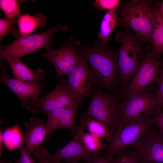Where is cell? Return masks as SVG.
I'll return each instance as SVG.
<instances>
[{
  "label": "cell",
  "mask_w": 163,
  "mask_h": 163,
  "mask_svg": "<svg viewBox=\"0 0 163 163\" xmlns=\"http://www.w3.org/2000/svg\"><path fill=\"white\" fill-rule=\"evenodd\" d=\"M80 53L91 66L96 83L105 88H114L119 72L116 52L99 41L93 46L82 48Z\"/></svg>",
  "instance_id": "obj_1"
},
{
  "label": "cell",
  "mask_w": 163,
  "mask_h": 163,
  "mask_svg": "<svg viewBox=\"0 0 163 163\" xmlns=\"http://www.w3.org/2000/svg\"><path fill=\"white\" fill-rule=\"evenodd\" d=\"M121 45L116 51L120 80L123 87L127 86L144 59L147 50L143 41L127 29L116 35Z\"/></svg>",
  "instance_id": "obj_2"
},
{
  "label": "cell",
  "mask_w": 163,
  "mask_h": 163,
  "mask_svg": "<svg viewBox=\"0 0 163 163\" xmlns=\"http://www.w3.org/2000/svg\"><path fill=\"white\" fill-rule=\"evenodd\" d=\"M152 1L133 0L120 2L117 8V25L131 30L141 40L151 43L153 24Z\"/></svg>",
  "instance_id": "obj_3"
},
{
  "label": "cell",
  "mask_w": 163,
  "mask_h": 163,
  "mask_svg": "<svg viewBox=\"0 0 163 163\" xmlns=\"http://www.w3.org/2000/svg\"><path fill=\"white\" fill-rule=\"evenodd\" d=\"M66 25L59 24L51 27L48 30L37 34L20 36L10 44L0 45V59L5 58L21 59L24 56L42 48L51 50V38L53 34L59 30L66 31Z\"/></svg>",
  "instance_id": "obj_4"
},
{
  "label": "cell",
  "mask_w": 163,
  "mask_h": 163,
  "mask_svg": "<svg viewBox=\"0 0 163 163\" xmlns=\"http://www.w3.org/2000/svg\"><path fill=\"white\" fill-rule=\"evenodd\" d=\"M91 93L89 105L82 115L101 122L113 135L122 122L121 102L99 90Z\"/></svg>",
  "instance_id": "obj_5"
},
{
  "label": "cell",
  "mask_w": 163,
  "mask_h": 163,
  "mask_svg": "<svg viewBox=\"0 0 163 163\" xmlns=\"http://www.w3.org/2000/svg\"><path fill=\"white\" fill-rule=\"evenodd\" d=\"M155 118H145L121 123L116 129L105 152L112 155L134 147L151 127Z\"/></svg>",
  "instance_id": "obj_6"
},
{
  "label": "cell",
  "mask_w": 163,
  "mask_h": 163,
  "mask_svg": "<svg viewBox=\"0 0 163 163\" xmlns=\"http://www.w3.org/2000/svg\"><path fill=\"white\" fill-rule=\"evenodd\" d=\"M149 49L129 84L123 87L122 93L125 99L147 88L156 82L159 70L163 66V60L152 56Z\"/></svg>",
  "instance_id": "obj_7"
},
{
  "label": "cell",
  "mask_w": 163,
  "mask_h": 163,
  "mask_svg": "<svg viewBox=\"0 0 163 163\" xmlns=\"http://www.w3.org/2000/svg\"><path fill=\"white\" fill-rule=\"evenodd\" d=\"M122 120L121 123L149 117L152 113L157 110V97L147 88L121 102Z\"/></svg>",
  "instance_id": "obj_8"
},
{
  "label": "cell",
  "mask_w": 163,
  "mask_h": 163,
  "mask_svg": "<svg viewBox=\"0 0 163 163\" xmlns=\"http://www.w3.org/2000/svg\"><path fill=\"white\" fill-rule=\"evenodd\" d=\"M78 102L68 85L67 81L63 79L51 91L45 96L30 101L26 109L33 113L41 111L43 113Z\"/></svg>",
  "instance_id": "obj_9"
},
{
  "label": "cell",
  "mask_w": 163,
  "mask_h": 163,
  "mask_svg": "<svg viewBox=\"0 0 163 163\" xmlns=\"http://www.w3.org/2000/svg\"><path fill=\"white\" fill-rule=\"evenodd\" d=\"M68 77L70 89L76 101L81 104L91 94V87L96 83V79L87 61L81 54L77 63Z\"/></svg>",
  "instance_id": "obj_10"
},
{
  "label": "cell",
  "mask_w": 163,
  "mask_h": 163,
  "mask_svg": "<svg viewBox=\"0 0 163 163\" xmlns=\"http://www.w3.org/2000/svg\"><path fill=\"white\" fill-rule=\"evenodd\" d=\"M151 127L133 152L139 163H163V135Z\"/></svg>",
  "instance_id": "obj_11"
},
{
  "label": "cell",
  "mask_w": 163,
  "mask_h": 163,
  "mask_svg": "<svg viewBox=\"0 0 163 163\" xmlns=\"http://www.w3.org/2000/svg\"><path fill=\"white\" fill-rule=\"evenodd\" d=\"M41 55L53 65L59 79L68 76L77 63L81 54L74 44L69 41L59 49L48 50Z\"/></svg>",
  "instance_id": "obj_12"
},
{
  "label": "cell",
  "mask_w": 163,
  "mask_h": 163,
  "mask_svg": "<svg viewBox=\"0 0 163 163\" xmlns=\"http://www.w3.org/2000/svg\"><path fill=\"white\" fill-rule=\"evenodd\" d=\"M76 134L68 144L54 154L49 155L48 157L52 160L58 163L62 160L70 163H78L82 160L88 161L97 157L88 151L82 144L80 136L85 127L83 120L80 119Z\"/></svg>",
  "instance_id": "obj_13"
},
{
  "label": "cell",
  "mask_w": 163,
  "mask_h": 163,
  "mask_svg": "<svg viewBox=\"0 0 163 163\" xmlns=\"http://www.w3.org/2000/svg\"><path fill=\"white\" fill-rule=\"evenodd\" d=\"M0 81L17 95L22 107L26 109L30 100L39 97L41 94V85L29 83L10 77L5 69L4 63H0Z\"/></svg>",
  "instance_id": "obj_14"
},
{
  "label": "cell",
  "mask_w": 163,
  "mask_h": 163,
  "mask_svg": "<svg viewBox=\"0 0 163 163\" xmlns=\"http://www.w3.org/2000/svg\"><path fill=\"white\" fill-rule=\"evenodd\" d=\"M25 130L22 133L23 141L30 154L40 146L47 136L45 123L40 117H32L25 123Z\"/></svg>",
  "instance_id": "obj_15"
},
{
  "label": "cell",
  "mask_w": 163,
  "mask_h": 163,
  "mask_svg": "<svg viewBox=\"0 0 163 163\" xmlns=\"http://www.w3.org/2000/svg\"><path fill=\"white\" fill-rule=\"evenodd\" d=\"M5 61L8 62L14 78L25 82L39 84L45 87L44 71L43 69L32 70L21 59L8 58L0 59V62L4 63Z\"/></svg>",
  "instance_id": "obj_16"
},
{
  "label": "cell",
  "mask_w": 163,
  "mask_h": 163,
  "mask_svg": "<svg viewBox=\"0 0 163 163\" xmlns=\"http://www.w3.org/2000/svg\"><path fill=\"white\" fill-rule=\"evenodd\" d=\"M151 16L153 30L150 53L152 56L159 58L163 53V14L158 3L152 5Z\"/></svg>",
  "instance_id": "obj_17"
},
{
  "label": "cell",
  "mask_w": 163,
  "mask_h": 163,
  "mask_svg": "<svg viewBox=\"0 0 163 163\" xmlns=\"http://www.w3.org/2000/svg\"><path fill=\"white\" fill-rule=\"evenodd\" d=\"M20 36L29 35L36 28H42L46 25V20L45 16L41 13H38L34 16L29 14H20L18 22Z\"/></svg>",
  "instance_id": "obj_18"
},
{
  "label": "cell",
  "mask_w": 163,
  "mask_h": 163,
  "mask_svg": "<svg viewBox=\"0 0 163 163\" xmlns=\"http://www.w3.org/2000/svg\"><path fill=\"white\" fill-rule=\"evenodd\" d=\"M118 16L117 9L108 11L103 17L100 24L98 36L101 42L107 43L110 35L117 25Z\"/></svg>",
  "instance_id": "obj_19"
},
{
  "label": "cell",
  "mask_w": 163,
  "mask_h": 163,
  "mask_svg": "<svg viewBox=\"0 0 163 163\" xmlns=\"http://www.w3.org/2000/svg\"><path fill=\"white\" fill-rule=\"evenodd\" d=\"M80 118L84 120L85 127L87 128L89 133L109 142L111 141L113 135L103 123L93 118L82 114Z\"/></svg>",
  "instance_id": "obj_20"
},
{
  "label": "cell",
  "mask_w": 163,
  "mask_h": 163,
  "mask_svg": "<svg viewBox=\"0 0 163 163\" xmlns=\"http://www.w3.org/2000/svg\"><path fill=\"white\" fill-rule=\"evenodd\" d=\"M3 144L10 151L20 147L23 142L22 133L18 125L6 129L2 132Z\"/></svg>",
  "instance_id": "obj_21"
},
{
  "label": "cell",
  "mask_w": 163,
  "mask_h": 163,
  "mask_svg": "<svg viewBox=\"0 0 163 163\" xmlns=\"http://www.w3.org/2000/svg\"><path fill=\"white\" fill-rule=\"evenodd\" d=\"M81 105V104L78 102L67 107L57 125L56 129H68L77 132L78 126L76 124L75 118L77 112Z\"/></svg>",
  "instance_id": "obj_22"
},
{
  "label": "cell",
  "mask_w": 163,
  "mask_h": 163,
  "mask_svg": "<svg viewBox=\"0 0 163 163\" xmlns=\"http://www.w3.org/2000/svg\"><path fill=\"white\" fill-rule=\"evenodd\" d=\"M80 139L83 146L90 152L97 156L101 153L100 151L102 147L100 139L90 133L83 131L80 136Z\"/></svg>",
  "instance_id": "obj_23"
},
{
  "label": "cell",
  "mask_w": 163,
  "mask_h": 163,
  "mask_svg": "<svg viewBox=\"0 0 163 163\" xmlns=\"http://www.w3.org/2000/svg\"><path fill=\"white\" fill-rule=\"evenodd\" d=\"M19 1L16 0H1L0 7L6 16L11 18L17 23L21 10L19 6Z\"/></svg>",
  "instance_id": "obj_24"
},
{
  "label": "cell",
  "mask_w": 163,
  "mask_h": 163,
  "mask_svg": "<svg viewBox=\"0 0 163 163\" xmlns=\"http://www.w3.org/2000/svg\"><path fill=\"white\" fill-rule=\"evenodd\" d=\"M68 106L56 109L47 114V120L45 123V127L47 136L50 135L53 131L56 129L57 125Z\"/></svg>",
  "instance_id": "obj_25"
},
{
  "label": "cell",
  "mask_w": 163,
  "mask_h": 163,
  "mask_svg": "<svg viewBox=\"0 0 163 163\" xmlns=\"http://www.w3.org/2000/svg\"><path fill=\"white\" fill-rule=\"evenodd\" d=\"M17 22L14 20L5 16L0 19V41L1 42L4 37L11 33L15 37L20 35L19 30L15 24Z\"/></svg>",
  "instance_id": "obj_26"
},
{
  "label": "cell",
  "mask_w": 163,
  "mask_h": 163,
  "mask_svg": "<svg viewBox=\"0 0 163 163\" xmlns=\"http://www.w3.org/2000/svg\"><path fill=\"white\" fill-rule=\"evenodd\" d=\"M114 163H139L133 151L128 149L120 151L113 155Z\"/></svg>",
  "instance_id": "obj_27"
},
{
  "label": "cell",
  "mask_w": 163,
  "mask_h": 163,
  "mask_svg": "<svg viewBox=\"0 0 163 163\" xmlns=\"http://www.w3.org/2000/svg\"><path fill=\"white\" fill-rule=\"evenodd\" d=\"M158 85V88L156 91L155 95L158 101V107L155 112V116L160 112L163 107V66L160 68L156 81Z\"/></svg>",
  "instance_id": "obj_28"
},
{
  "label": "cell",
  "mask_w": 163,
  "mask_h": 163,
  "mask_svg": "<svg viewBox=\"0 0 163 163\" xmlns=\"http://www.w3.org/2000/svg\"><path fill=\"white\" fill-rule=\"evenodd\" d=\"M32 154L37 163H60L55 162L48 158V151L43 146H40Z\"/></svg>",
  "instance_id": "obj_29"
},
{
  "label": "cell",
  "mask_w": 163,
  "mask_h": 163,
  "mask_svg": "<svg viewBox=\"0 0 163 163\" xmlns=\"http://www.w3.org/2000/svg\"><path fill=\"white\" fill-rule=\"evenodd\" d=\"M120 2L119 0H96L94 5L98 9L109 11L117 9Z\"/></svg>",
  "instance_id": "obj_30"
},
{
  "label": "cell",
  "mask_w": 163,
  "mask_h": 163,
  "mask_svg": "<svg viewBox=\"0 0 163 163\" xmlns=\"http://www.w3.org/2000/svg\"><path fill=\"white\" fill-rule=\"evenodd\" d=\"M20 156L19 159L21 163H35V159L33 158L27 151L24 142L20 147Z\"/></svg>",
  "instance_id": "obj_31"
},
{
  "label": "cell",
  "mask_w": 163,
  "mask_h": 163,
  "mask_svg": "<svg viewBox=\"0 0 163 163\" xmlns=\"http://www.w3.org/2000/svg\"><path fill=\"white\" fill-rule=\"evenodd\" d=\"M96 163H114L113 155L105 152L101 153L96 157Z\"/></svg>",
  "instance_id": "obj_32"
},
{
  "label": "cell",
  "mask_w": 163,
  "mask_h": 163,
  "mask_svg": "<svg viewBox=\"0 0 163 163\" xmlns=\"http://www.w3.org/2000/svg\"><path fill=\"white\" fill-rule=\"evenodd\" d=\"M153 123L157 126L159 132L163 135V111L155 116Z\"/></svg>",
  "instance_id": "obj_33"
},
{
  "label": "cell",
  "mask_w": 163,
  "mask_h": 163,
  "mask_svg": "<svg viewBox=\"0 0 163 163\" xmlns=\"http://www.w3.org/2000/svg\"><path fill=\"white\" fill-rule=\"evenodd\" d=\"M3 144V139L2 136V132L0 130V155L2 154V145Z\"/></svg>",
  "instance_id": "obj_34"
},
{
  "label": "cell",
  "mask_w": 163,
  "mask_h": 163,
  "mask_svg": "<svg viewBox=\"0 0 163 163\" xmlns=\"http://www.w3.org/2000/svg\"><path fill=\"white\" fill-rule=\"evenodd\" d=\"M96 157H94L90 160L86 161V162L84 163H96Z\"/></svg>",
  "instance_id": "obj_35"
},
{
  "label": "cell",
  "mask_w": 163,
  "mask_h": 163,
  "mask_svg": "<svg viewBox=\"0 0 163 163\" xmlns=\"http://www.w3.org/2000/svg\"><path fill=\"white\" fill-rule=\"evenodd\" d=\"M158 4L159 6L160 10L163 14V2L160 3H159Z\"/></svg>",
  "instance_id": "obj_36"
},
{
  "label": "cell",
  "mask_w": 163,
  "mask_h": 163,
  "mask_svg": "<svg viewBox=\"0 0 163 163\" xmlns=\"http://www.w3.org/2000/svg\"><path fill=\"white\" fill-rule=\"evenodd\" d=\"M0 163H21L20 160L18 159L17 161L14 163H11V161H9L8 162H6L5 161H2V160L0 161Z\"/></svg>",
  "instance_id": "obj_37"
},
{
  "label": "cell",
  "mask_w": 163,
  "mask_h": 163,
  "mask_svg": "<svg viewBox=\"0 0 163 163\" xmlns=\"http://www.w3.org/2000/svg\"></svg>",
  "instance_id": "obj_38"
}]
</instances>
